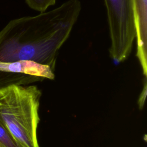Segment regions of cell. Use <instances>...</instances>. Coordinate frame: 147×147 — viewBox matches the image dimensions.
Masks as SVG:
<instances>
[{"mask_svg": "<svg viewBox=\"0 0 147 147\" xmlns=\"http://www.w3.org/2000/svg\"><path fill=\"white\" fill-rule=\"evenodd\" d=\"M53 70L48 65L32 60L0 62V71L22 74L51 80L55 78Z\"/></svg>", "mask_w": 147, "mask_h": 147, "instance_id": "5b68a950", "label": "cell"}, {"mask_svg": "<svg viewBox=\"0 0 147 147\" xmlns=\"http://www.w3.org/2000/svg\"><path fill=\"white\" fill-rule=\"evenodd\" d=\"M41 96L35 86L13 84L0 88V119L23 147H40L37 131Z\"/></svg>", "mask_w": 147, "mask_h": 147, "instance_id": "7a4b0ae2", "label": "cell"}, {"mask_svg": "<svg viewBox=\"0 0 147 147\" xmlns=\"http://www.w3.org/2000/svg\"><path fill=\"white\" fill-rule=\"evenodd\" d=\"M25 2L32 9L42 13L50 6H53L56 0H25Z\"/></svg>", "mask_w": 147, "mask_h": 147, "instance_id": "52a82bcc", "label": "cell"}, {"mask_svg": "<svg viewBox=\"0 0 147 147\" xmlns=\"http://www.w3.org/2000/svg\"><path fill=\"white\" fill-rule=\"evenodd\" d=\"M0 147H23L12 137L1 119Z\"/></svg>", "mask_w": 147, "mask_h": 147, "instance_id": "8992f818", "label": "cell"}, {"mask_svg": "<svg viewBox=\"0 0 147 147\" xmlns=\"http://www.w3.org/2000/svg\"><path fill=\"white\" fill-rule=\"evenodd\" d=\"M81 10L79 0H67L51 10L10 21L0 31V62L32 60L54 69Z\"/></svg>", "mask_w": 147, "mask_h": 147, "instance_id": "6da1fadb", "label": "cell"}, {"mask_svg": "<svg viewBox=\"0 0 147 147\" xmlns=\"http://www.w3.org/2000/svg\"><path fill=\"white\" fill-rule=\"evenodd\" d=\"M133 11L136 38V56L142 66L143 73L146 75L147 51V0H133Z\"/></svg>", "mask_w": 147, "mask_h": 147, "instance_id": "277c9868", "label": "cell"}, {"mask_svg": "<svg viewBox=\"0 0 147 147\" xmlns=\"http://www.w3.org/2000/svg\"><path fill=\"white\" fill-rule=\"evenodd\" d=\"M110 38V56L116 63L130 55L136 38L133 0H104Z\"/></svg>", "mask_w": 147, "mask_h": 147, "instance_id": "3957f363", "label": "cell"}]
</instances>
